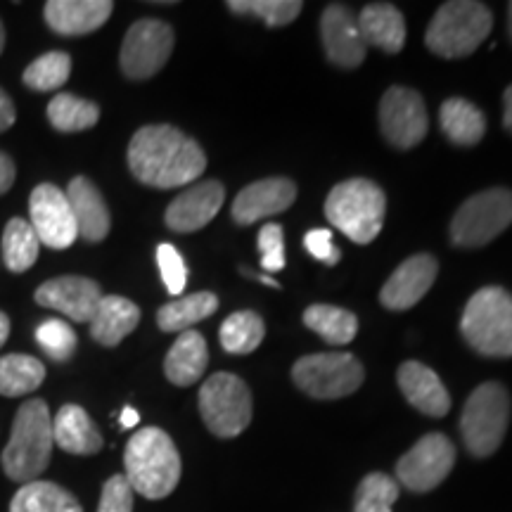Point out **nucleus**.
Masks as SVG:
<instances>
[{
  "instance_id": "f257e3e1",
  "label": "nucleus",
  "mask_w": 512,
  "mask_h": 512,
  "mask_svg": "<svg viewBox=\"0 0 512 512\" xmlns=\"http://www.w3.org/2000/svg\"><path fill=\"white\" fill-rule=\"evenodd\" d=\"M128 169L150 188L171 190L197 181L207 169V155L178 128L152 124L136 131L128 143Z\"/></svg>"
},
{
  "instance_id": "f03ea898",
  "label": "nucleus",
  "mask_w": 512,
  "mask_h": 512,
  "mask_svg": "<svg viewBox=\"0 0 512 512\" xmlns=\"http://www.w3.org/2000/svg\"><path fill=\"white\" fill-rule=\"evenodd\" d=\"M126 472L133 491L140 496L159 501L174 494L181 482V456L169 434L159 427H145L128 439L124 453Z\"/></svg>"
},
{
  "instance_id": "7ed1b4c3",
  "label": "nucleus",
  "mask_w": 512,
  "mask_h": 512,
  "mask_svg": "<svg viewBox=\"0 0 512 512\" xmlns=\"http://www.w3.org/2000/svg\"><path fill=\"white\" fill-rule=\"evenodd\" d=\"M53 418L43 399H29L12 420L10 441L3 451V470L12 482L29 484L46 470L53 456Z\"/></svg>"
},
{
  "instance_id": "20e7f679",
  "label": "nucleus",
  "mask_w": 512,
  "mask_h": 512,
  "mask_svg": "<svg viewBox=\"0 0 512 512\" xmlns=\"http://www.w3.org/2000/svg\"><path fill=\"white\" fill-rule=\"evenodd\" d=\"M387 197L368 178H351L335 185L325 200V216L356 245L373 242L384 226Z\"/></svg>"
},
{
  "instance_id": "39448f33",
  "label": "nucleus",
  "mask_w": 512,
  "mask_h": 512,
  "mask_svg": "<svg viewBox=\"0 0 512 512\" xmlns=\"http://www.w3.org/2000/svg\"><path fill=\"white\" fill-rule=\"evenodd\" d=\"M460 332L477 354L512 356V294L503 287H482L467 302Z\"/></svg>"
},
{
  "instance_id": "423d86ee",
  "label": "nucleus",
  "mask_w": 512,
  "mask_h": 512,
  "mask_svg": "<svg viewBox=\"0 0 512 512\" xmlns=\"http://www.w3.org/2000/svg\"><path fill=\"white\" fill-rule=\"evenodd\" d=\"M494 29V15L484 3L451 0L437 10L427 29L425 43L434 55L446 60L472 55Z\"/></svg>"
},
{
  "instance_id": "0eeeda50",
  "label": "nucleus",
  "mask_w": 512,
  "mask_h": 512,
  "mask_svg": "<svg viewBox=\"0 0 512 512\" xmlns=\"http://www.w3.org/2000/svg\"><path fill=\"white\" fill-rule=\"evenodd\" d=\"M510 422V396L508 389L498 382L479 384L470 394L463 418H460V434L467 451L475 458H486L498 451L503 444Z\"/></svg>"
},
{
  "instance_id": "6e6552de",
  "label": "nucleus",
  "mask_w": 512,
  "mask_h": 512,
  "mask_svg": "<svg viewBox=\"0 0 512 512\" xmlns=\"http://www.w3.org/2000/svg\"><path fill=\"white\" fill-rule=\"evenodd\" d=\"M200 413L211 434L233 439L252 422V392L238 375L216 373L200 389Z\"/></svg>"
},
{
  "instance_id": "1a4fd4ad",
  "label": "nucleus",
  "mask_w": 512,
  "mask_h": 512,
  "mask_svg": "<svg viewBox=\"0 0 512 512\" xmlns=\"http://www.w3.org/2000/svg\"><path fill=\"white\" fill-rule=\"evenodd\" d=\"M512 223V190L489 188L460 204L451 221V240L458 247H482Z\"/></svg>"
},
{
  "instance_id": "9d476101",
  "label": "nucleus",
  "mask_w": 512,
  "mask_h": 512,
  "mask_svg": "<svg viewBox=\"0 0 512 512\" xmlns=\"http://www.w3.org/2000/svg\"><path fill=\"white\" fill-rule=\"evenodd\" d=\"M363 377H366V370L361 361L342 351L304 356L292 368L294 384L313 399L323 401L354 394L363 384Z\"/></svg>"
},
{
  "instance_id": "9b49d317",
  "label": "nucleus",
  "mask_w": 512,
  "mask_h": 512,
  "mask_svg": "<svg viewBox=\"0 0 512 512\" xmlns=\"http://www.w3.org/2000/svg\"><path fill=\"white\" fill-rule=\"evenodd\" d=\"M174 53V29L162 19H138L121 43V72L143 81L162 72Z\"/></svg>"
},
{
  "instance_id": "f8f14e48",
  "label": "nucleus",
  "mask_w": 512,
  "mask_h": 512,
  "mask_svg": "<svg viewBox=\"0 0 512 512\" xmlns=\"http://www.w3.org/2000/svg\"><path fill=\"white\" fill-rule=\"evenodd\" d=\"M456 465V446L444 434L432 432L422 437L411 451L396 463V477L415 494H427L448 477Z\"/></svg>"
},
{
  "instance_id": "ddd939ff",
  "label": "nucleus",
  "mask_w": 512,
  "mask_h": 512,
  "mask_svg": "<svg viewBox=\"0 0 512 512\" xmlns=\"http://www.w3.org/2000/svg\"><path fill=\"white\" fill-rule=\"evenodd\" d=\"M427 110L420 93L406 86H392L380 100V128L394 147L408 150L427 136Z\"/></svg>"
},
{
  "instance_id": "4468645a",
  "label": "nucleus",
  "mask_w": 512,
  "mask_h": 512,
  "mask_svg": "<svg viewBox=\"0 0 512 512\" xmlns=\"http://www.w3.org/2000/svg\"><path fill=\"white\" fill-rule=\"evenodd\" d=\"M31 228L38 242L50 249H67L79 238V228L67 195L53 183H41L29 197Z\"/></svg>"
},
{
  "instance_id": "2eb2a0df",
  "label": "nucleus",
  "mask_w": 512,
  "mask_h": 512,
  "mask_svg": "<svg viewBox=\"0 0 512 512\" xmlns=\"http://www.w3.org/2000/svg\"><path fill=\"white\" fill-rule=\"evenodd\" d=\"M320 38L325 55L342 69H356L366 60V41L358 29L356 15L347 5H328L320 15Z\"/></svg>"
},
{
  "instance_id": "dca6fc26",
  "label": "nucleus",
  "mask_w": 512,
  "mask_h": 512,
  "mask_svg": "<svg viewBox=\"0 0 512 512\" xmlns=\"http://www.w3.org/2000/svg\"><path fill=\"white\" fill-rule=\"evenodd\" d=\"M34 299L36 304L60 311L67 318L76 320V323H91L102 299V292L100 285L91 278L62 275V278L48 280V283L38 287Z\"/></svg>"
},
{
  "instance_id": "f3484780",
  "label": "nucleus",
  "mask_w": 512,
  "mask_h": 512,
  "mask_svg": "<svg viewBox=\"0 0 512 512\" xmlns=\"http://www.w3.org/2000/svg\"><path fill=\"white\" fill-rule=\"evenodd\" d=\"M439 273L437 259L430 254H415L406 259L392 273L380 292V302L389 311H406L413 309L415 304L430 292Z\"/></svg>"
},
{
  "instance_id": "a211bd4d",
  "label": "nucleus",
  "mask_w": 512,
  "mask_h": 512,
  "mask_svg": "<svg viewBox=\"0 0 512 512\" xmlns=\"http://www.w3.org/2000/svg\"><path fill=\"white\" fill-rule=\"evenodd\" d=\"M226 188L219 181H202L181 192L166 209V226L176 233H195L219 214Z\"/></svg>"
},
{
  "instance_id": "6ab92c4d",
  "label": "nucleus",
  "mask_w": 512,
  "mask_h": 512,
  "mask_svg": "<svg viewBox=\"0 0 512 512\" xmlns=\"http://www.w3.org/2000/svg\"><path fill=\"white\" fill-rule=\"evenodd\" d=\"M294 197H297V188L290 178H264L240 190L230 214L240 226H252L259 219L283 214L294 204Z\"/></svg>"
},
{
  "instance_id": "aec40b11",
  "label": "nucleus",
  "mask_w": 512,
  "mask_h": 512,
  "mask_svg": "<svg viewBox=\"0 0 512 512\" xmlns=\"http://www.w3.org/2000/svg\"><path fill=\"white\" fill-rule=\"evenodd\" d=\"M114 10L110 0H50L43 8L46 24L60 36H86L98 31Z\"/></svg>"
},
{
  "instance_id": "412c9836",
  "label": "nucleus",
  "mask_w": 512,
  "mask_h": 512,
  "mask_svg": "<svg viewBox=\"0 0 512 512\" xmlns=\"http://www.w3.org/2000/svg\"><path fill=\"white\" fill-rule=\"evenodd\" d=\"M64 195H67L69 207H72L79 238L88 242H102L110 235V209H107L93 181H88L86 176H76L69 181V188Z\"/></svg>"
},
{
  "instance_id": "4be33fe9",
  "label": "nucleus",
  "mask_w": 512,
  "mask_h": 512,
  "mask_svg": "<svg viewBox=\"0 0 512 512\" xmlns=\"http://www.w3.org/2000/svg\"><path fill=\"white\" fill-rule=\"evenodd\" d=\"M399 387L411 406L430 418H444L451 411V396H448L444 382L432 368L422 366L418 361H406L399 368Z\"/></svg>"
},
{
  "instance_id": "5701e85b",
  "label": "nucleus",
  "mask_w": 512,
  "mask_h": 512,
  "mask_svg": "<svg viewBox=\"0 0 512 512\" xmlns=\"http://www.w3.org/2000/svg\"><path fill=\"white\" fill-rule=\"evenodd\" d=\"M53 439L62 451L72 456H93L102 448V434L91 415L81 406L67 403L53 418Z\"/></svg>"
},
{
  "instance_id": "b1692460",
  "label": "nucleus",
  "mask_w": 512,
  "mask_h": 512,
  "mask_svg": "<svg viewBox=\"0 0 512 512\" xmlns=\"http://www.w3.org/2000/svg\"><path fill=\"white\" fill-rule=\"evenodd\" d=\"M358 29H361L366 46H375L384 53H399L406 43V19L401 10L389 3L366 5L356 15Z\"/></svg>"
},
{
  "instance_id": "393cba45",
  "label": "nucleus",
  "mask_w": 512,
  "mask_h": 512,
  "mask_svg": "<svg viewBox=\"0 0 512 512\" xmlns=\"http://www.w3.org/2000/svg\"><path fill=\"white\" fill-rule=\"evenodd\" d=\"M140 323V309L131 299L119 294H102L95 316L91 318V335L102 347H117Z\"/></svg>"
},
{
  "instance_id": "a878e982",
  "label": "nucleus",
  "mask_w": 512,
  "mask_h": 512,
  "mask_svg": "<svg viewBox=\"0 0 512 512\" xmlns=\"http://www.w3.org/2000/svg\"><path fill=\"white\" fill-rule=\"evenodd\" d=\"M207 363L209 349L204 337L195 330H185L178 335L174 347L164 358V375L176 387H190L204 375Z\"/></svg>"
},
{
  "instance_id": "bb28decb",
  "label": "nucleus",
  "mask_w": 512,
  "mask_h": 512,
  "mask_svg": "<svg viewBox=\"0 0 512 512\" xmlns=\"http://www.w3.org/2000/svg\"><path fill=\"white\" fill-rule=\"evenodd\" d=\"M441 131L456 145H477L486 133V119L477 105L470 100L451 98L441 105L439 112Z\"/></svg>"
},
{
  "instance_id": "cd10ccee",
  "label": "nucleus",
  "mask_w": 512,
  "mask_h": 512,
  "mask_svg": "<svg viewBox=\"0 0 512 512\" xmlns=\"http://www.w3.org/2000/svg\"><path fill=\"white\" fill-rule=\"evenodd\" d=\"M10 512H83L81 503L67 489L53 482H29L12 496Z\"/></svg>"
},
{
  "instance_id": "c85d7f7f",
  "label": "nucleus",
  "mask_w": 512,
  "mask_h": 512,
  "mask_svg": "<svg viewBox=\"0 0 512 512\" xmlns=\"http://www.w3.org/2000/svg\"><path fill=\"white\" fill-rule=\"evenodd\" d=\"M216 309H219V299L214 292H195L164 304L157 311V325L164 332H185L200 320L209 318Z\"/></svg>"
},
{
  "instance_id": "c756f323",
  "label": "nucleus",
  "mask_w": 512,
  "mask_h": 512,
  "mask_svg": "<svg viewBox=\"0 0 512 512\" xmlns=\"http://www.w3.org/2000/svg\"><path fill=\"white\" fill-rule=\"evenodd\" d=\"M46 380V366L34 356L8 354L0 356V396L31 394Z\"/></svg>"
},
{
  "instance_id": "7c9ffc66",
  "label": "nucleus",
  "mask_w": 512,
  "mask_h": 512,
  "mask_svg": "<svg viewBox=\"0 0 512 512\" xmlns=\"http://www.w3.org/2000/svg\"><path fill=\"white\" fill-rule=\"evenodd\" d=\"M304 325L309 330L318 332L328 344H335V347L349 344L358 332V318L354 313L330 304L309 306L304 311Z\"/></svg>"
},
{
  "instance_id": "2f4dec72",
  "label": "nucleus",
  "mask_w": 512,
  "mask_h": 512,
  "mask_svg": "<svg viewBox=\"0 0 512 512\" xmlns=\"http://www.w3.org/2000/svg\"><path fill=\"white\" fill-rule=\"evenodd\" d=\"M100 107L91 100L76 98L72 93H57L48 105V121L60 133L88 131L98 124Z\"/></svg>"
},
{
  "instance_id": "473e14b6",
  "label": "nucleus",
  "mask_w": 512,
  "mask_h": 512,
  "mask_svg": "<svg viewBox=\"0 0 512 512\" xmlns=\"http://www.w3.org/2000/svg\"><path fill=\"white\" fill-rule=\"evenodd\" d=\"M41 242L27 219H10L3 230V261L12 273H24L36 264Z\"/></svg>"
},
{
  "instance_id": "72a5a7b5",
  "label": "nucleus",
  "mask_w": 512,
  "mask_h": 512,
  "mask_svg": "<svg viewBox=\"0 0 512 512\" xmlns=\"http://www.w3.org/2000/svg\"><path fill=\"white\" fill-rule=\"evenodd\" d=\"M266 325L264 318L254 311H238L233 316H228L221 325V347L228 354H252L259 349V344L264 342Z\"/></svg>"
},
{
  "instance_id": "f704fd0d",
  "label": "nucleus",
  "mask_w": 512,
  "mask_h": 512,
  "mask_svg": "<svg viewBox=\"0 0 512 512\" xmlns=\"http://www.w3.org/2000/svg\"><path fill=\"white\" fill-rule=\"evenodd\" d=\"M72 74V57L67 53H46L41 55L38 60H34L24 69V86H29L31 91L38 93H48V91H57V88L64 86Z\"/></svg>"
},
{
  "instance_id": "c9c22d12",
  "label": "nucleus",
  "mask_w": 512,
  "mask_h": 512,
  "mask_svg": "<svg viewBox=\"0 0 512 512\" xmlns=\"http://www.w3.org/2000/svg\"><path fill=\"white\" fill-rule=\"evenodd\" d=\"M399 498V484L382 472H370L356 489L354 512H392Z\"/></svg>"
},
{
  "instance_id": "e433bc0d",
  "label": "nucleus",
  "mask_w": 512,
  "mask_h": 512,
  "mask_svg": "<svg viewBox=\"0 0 512 512\" xmlns=\"http://www.w3.org/2000/svg\"><path fill=\"white\" fill-rule=\"evenodd\" d=\"M228 10H233L235 15L264 19L268 27H287L299 17L304 5L299 0H230Z\"/></svg>"
},
{
  "instance_id": "4c0bfd02",
  "label": "nucleus",
  "mask_w": 512,
  "mask_h": 512,
  "mask_svg": "<svg viewBox=\"0 0 512 512\" xmlns=\"http://www.w3.org/2000/svg\"><path fill=\"white\" fill-rule=\"evenodd\" d=\"M36 342L53 361H69L76 351V332L64 320L50 318L36 328Z\"/></svg>"
},
{
  "instance_id": "58836bf2",
  "label": "nucleus",
  "mask_w": 512,
  "mask_h": 512,
  "mask_svg": "<svg viewBox=\"0 0 512 512\" xmlns=\"http://www.w3.org/2000/svg\"><path fill=\"white\" fill-rule=\"evenodd\" d=\"M157 266L166 290L171 294H181L185 290V283H188V268H185L181 252L169 242H164V245L157 247Z\"/></svg>"
},
{
  "instance_id": "ea45409f",
  "label": "nucleus",
  "mask_w": 512,
  "mask_h": 512,
  "mask_svg": "<svg viewBox=\"0 0 512 512\" xmlns=\"http://www.w3.org/2000/svg\"><path fill=\"white\" fill-rule=\"evenodd\" d=\"M259 252H261V266L268 273H278L285 268V238L283 226L278 223H266L259 230Z\"/></svg>"
},
{
  "instance_id": "a19ab883",
  "label": "nucleus",
  "mask_w": 512,
  "mask_h": 512,
  "mask_svg": "<svg viewBox=\"0 0 512 512\" xmlns=\"http://www.w3.org/2000/svg\"><path fill=\"white\" fill-rule=\"evenodd\" d=\"M98 512H133V489L124 475H114L102 486Z\"/></svg>"
},
{
  "instance_id": "79ce46f5",
  "label": "nucleus",
  "mask_w": 512,
  "mask_h": 512,
  "mask_svg": "<svg viewBox=\"0 0 512 512\" xmlns=\"http://www.w3.org/2000/svg\"><path fill=\"white\" fill-rule=\"evenodd\" d=\"M304 247L306 252H309L313 259L323 261V264L328 266H335L339 261V249L335 247V242H332V233L328 228H313L309 233L304 235Z\"/></svg>"
},
{
  "instance_id": "37998d69",
  "label": "nucleus",
  "mask_w": 512,
  "mask_h": 512,
  "mask_svg": "<svg viewBox=\"0 0 512 512\" xmlns=\"http://www.w3.org/2000/svg\"><path fill=\"white\" fill-rule=\"evenodd\" d=\"M15 176H17V169H15V162H12V157L5 155V152H0V195H5V192L15 185Z\"/></svg>"
},
{
  "instance_id": "c03bdc74",
  "label": "nucleus",
  "mask_w": 512,
  "mask_h": 512,
  "mask_svg": "<svg viewBox=\"0 0 512 512\" xmlns=\"http://www.w3.org/2000/svg\"><path fill=\"white\" fill-rule=\"evenodd\" d=\"M17 119V112H15V102H12V98L8 93L0 88V133H5L8 128H12V124H15Z\"/></svg>"
},
{
  "instance_id": "a18cd8bd",
  "label": "nucleus",
  "mask_w": 512,
  "mask_h": 512,
  "mask_svg": "<svg viewBox=\"0 0 512 512\" xmlns=\"http://www.w3.org/2000/svg\"><path fill=\"white\" fill-rule=\"evenodd\" d=\"M119 422H121V427H124V430H131V427H136L138 422H140V415H138L136 408L126 406L124 411H121V418H119Z\"/></svg>"
},
{
  "instance_id": "49530a36",
  "label": "nucleus",
  "mask_w": 512,
  "mask_h": 512,
  "mask_svg": "<svg viewBox=\"0 0 512 512\" xmlns=\"http://www.w3.org/2000/svg\"><path fill=\"white\" fill-rule=\"evenodd\" d=\"M503 105H505V112H503V126L508 128L512 133V86L505 88L503 93Z\"/></svg>"
},
{
  "instance_id": "de8ad7c7",
  "label": "nucleus",
  "mask_w": 512,
  "mask_h": 512,
  "mask_svg": "<svg viewBox=\"0 0 512 512\" xmlns=\"http://www.w3.org/2000/svg\"><path fill=\"white\" fill-rule=\"evenodd\" d=\"M8 335H10V318H8V313L0 311V347L8 342Z\"/></svg>"
},
{
  "instance_id": "09e8293b",
  "label": "nucleus",
  "mask_w": 512,
  "mask_h": 512,
  "mask_svg": "<svg viewBox=\"0 0 512 512\" xmlns=\"http://www.w3.org/2000/svg\"><path fill=\"white\" fill-rule=\"evenodd\" d=\"M247 278H254L259 280V283H264L268 287H275V290H280V283L275 278H271V275H256V273H247Z\"/></svg>"
},
{
  "instance_id": "8fccbe9b",
  "label": "nucleus",
  "mask_w": 512,
  "mask_h": 512,
  "mask_svg": "<svg viewBox=\"0 0 512 512\" xmlns=\"http://www.w3.org/2000/svg\"><path fill=\"white\" fill-rule=\"evenodd\" d=\"M3 48H5V29H3V22H0V55H3Z\"/></svg>"
},
{
  "instance_id": "3c124183",
  "label": "nucleus",
  "mask_w": 512,
  "mask_h": 512,
  "mask_svg": "<svg viewBox=\"0 0 512 512\" xmlns=\"http://www.w3.org/2000/svg\"><path fill=\"white\" fill-rule=\"evenodd\" d=\"M508 31H510V38H512V3L508 5Z\"/></svg>"
}]
</instances>
